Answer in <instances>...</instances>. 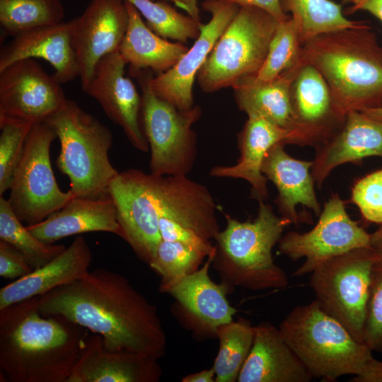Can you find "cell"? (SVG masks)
<instances>
[{
    "label": "cell",
    "instance_id": "1",
    "mask_svg": "<svg viewBox=\"0 0 382 382\" xmlns=\"http://www.w3.org/2000/svg\"><path fill=\"white\" fill-rule=\"evenodd\" d=\"M44 316H59L102 337L105 347L162 358L166 335L156 307L122 274L104 268L38 296Z\"/></svg>",
    "mask_w": 382,
    "mask_h": 382
},
{
    "label": "cell",
    "instance_id": "2",
    "mask_svg": "<svg viewBox=\"0 0 382 382\" xmlns=\"http://www.w3.org/2000/svg\"><path fill=\"white\" fill-rule=\"evenodd\" d=\"M90 332L44 316L38 296L0 309V381L67 382Z\"/></svg>",
    "mask_w": 382,
    "mask_h": 382
},
{
    "label": "cell",
    "instance_id": "3",
    "mask_svg": "<svg viewBox=\"0 0 382 382\" xmlns=\"http://www.w3.org/2000/svg\"><path fill=\"white\" fill-rule=\"evenodd\" d=\"M302 58L319 71L347 112L382 107V47L367 23L306 41Z\"/></svg>",
    "mask_w": 382,
    "mask_h": 382
},
{
    "label": "cell",
    "instance_id": "4",
    "mask_svg": "<svg viewBox=\"0 0 382 382\" xmlns=\"http://www.w3.org/2000/svg\"><path fill=\"white\" fill-rule=\"evenodd\" d=\"M226 226L215 238L212 261L221 281L251 291L282 289L289 285L284 270L272 257L284 228L291 223L259 201L257 216L240 221L226 215Z\"/></svg>",
    "mask_w": 382,
    "mask_h": 382
},
{
    "label": "cell",
    "instance_id": "5",
    "mask_svg": "<svg viewBox=\"0 0 382 382\" xmlns=\"http://www.w3.org/2000/svg\"><path fill=\"white\" fill-rule=\"evenodd\" d=\"M279 329L313 378L335 381L345 375L360 376L374 358L373 352L325 313L316 300L294 307Z\"/></svg>",
    "mask_w": 382,
    "mask_h": 382
},
{
    "label": "cell",
    "instance_id": "6",
    "mask_svg": "<svg viewBox=\"0 0 382 382\" xmlns=\"http://www.w3.org/2000/svg\"><path fill=\"white\" fill-rule=\"evenodd\" d=\"M60 143L56 164L68 176L74 197H100L108 195L111 181L119 172L108 151L112 135L107 126L68 100L46 121Z\"/></svg>",
    "mask_w": 382,
    "mask_h": 382
},
{
    "label": "cell",
    "instance_id": "7",
    "mask_svg": "<svg viewBox=\"0 0 382 382\" xmlns=\"http://www.w3.org/2000/svg\"><path fill=\"white\" fill-rule=\"evenodd\" d=\"M279 21L253 6H241L214 44L197 80L205 93L255 78Z\"/></svg>",
    "mask_w": 382,
    "mask_h": 382
},
{
    "label": "cell",
    "instance_id": "8",
    "mask_svg": "<svg viewBox=\"0 0 382 382\" xmlns=\"http://www.w3.org/2000/svg\"><path fill=\"white\" fill-rule=\"evenodd\" d=\"M379 253L377 245L356 248L322 261L310 273L320 308L364 344L371 269Z\"/></svg>",
    "mask_w": 382,
    "mask_h": 382
},
{
    "label": "cell",
    "instance_id": "9",
    "mask_svg": "<svg viewBox=\"0 0 382 382\" xmlns=\"http://www.w3.org/2000/svg\"><path fill=\"white\" fill-rule=\"evenodd\" d=\"M153 73L144 69L134 76L141 93V122L151 152V173L187 176L197 155L192 126L199 119L202 110L194 105L182 110L157 96L151 86Z\"/></svg>",
    "mask_w": 382,
    "mask_h": 382
},
{
    "label": "cell",
    "instance_id": "10",
    "mask_svg": "<svg viewBox=\"0 0 382 382\" xmlns=\"http://www.w3.org/2000/svg\"><path fill=\"white\" fill-rule=\"evenodd\" d=\"M56 138L47 122L34 124L13 175L8 200L26 226L43 221L74 197L59 187L52 170L50 147Z\"/></svg>",
    "mask_w": 382,
    "mask_h": 382
},
{
    "label": "cell",
    "instance_id": "11",
    "mask_svg": "<svg viewBox=\"0 0 382 382\" xmlns=\"http://www.w3.org/2000/svg\"><path fill=\"white\" fill-rule=\"evenodd\" d=\"M345 202L332 194L324 204L316 225L304 233L290 231L279 241V252L292 261L305 258L294 272L310 274L322 261L359 248L371 246V236L349 216Z\"/></svg>",
    "mask_w": 382,
    "mask_h": 382
},
{
    "label": "cell",
    "instance_id": "12",
    "mask_svg": "<svg viewBox=\"0 0 382 382\" xmlns=\"http://www.w3.org/2000/svg\"><path fill=\"white\" fill-rule=\"evenodd\" d=\"M67 99L62 83L35 59H23L0 71V122H45Z\"/></svg>",
    "mask_w": 382,
    "mask_h": 382
},
{
    "label": "cell",
    "instance_id": "13",
    "mask_svg": "<svg viewBox=\"0 0 382 382\" xmlns=\"http://www.w3.org/2000/svg\"><path fill=\"white\" fill-rule=\"evenodd\" d=\"M108 195L116 208L122 238L149 265L161 241L156 175L137 169L119 173L109 185Z\"/></svg>",
    "mask_w": 382,
    "mask_h": 382
},
{
    "label": "cell",
    "instance_id": "14",
    "mask_svg": "<svg viewBox=\"0 0 382 382\" xmlns=\"http://www.w3.org/2000/svg\"><path fill=\"white\" fill-rule=\"evenodd\" d=\"M290 98L293 126L286 144L316 149L343 126L347 112L319 71L303 59L291 82Z\"/></svg>",
    "mask_w": 382,
    "mask_h": 382
},
{
    "label": "cell",
    "instance_id": "15",
    "mask_svg": "<svg viewBox=\"0 0 382 382\" xmlns=\"http://www.w3.org/2000/svg\"><path fill=\"white\" fill-rule=\"evenodd\" d=\"M71 22L72 42L84 91L100 60L120 49L129 23L125 1L91 0Z\"/></svg>",
    "mask_w": 382,
    "mask_h": 382
},
{
    "label": "cell",
    "instance_id": "16",
    "mask_svg": "<svg viewBox=\"0 0 382 382\" xmlns=\"http://www.w3.org/2000/svg\"><path fill=\"white\" fill-rule=\"evenodd\" d=\"M202 8L212 17L207 23H202L193 45L173 67L151 80V88L157 96L182 110L194 106L192 88L197 73L240 6L204 0Z\"/></svg>",
    "mask_w": 382,
    "mask_h": 382
},
{
    "label": "cell",
    "instance_id": "17",
    "mask_svg": "<svg viewBox=\"0 0 382 382\" xmlns=\"http://www.w3.org/2000/svg\"><path fill=\"white\" fill-rule=\"evenodd\" d=\"M126 62L119 50L103 57L83 91L94 98L104 112L124 131L137 149L147 152L149 146L141 122V95L125 74Z\"/></svg>",
    "mask_w": 382,
    "mask_h": 382
},
{
    "label": "cell",
    "instance_id": "18",
    "mask_svg": "<svg viewBox=\"0 0 382 382\" xmlns=\"http://www.w3.org/2000/svg\"><path fill=\"white\" fill-rule=\"evenodd\" d=\"M216 246V245H215ZM216 250L196 271L171 279H162L159 291L172 296L199 324L216 335V328L233 320L236 309L226 298L233 286L212 281L209 270Z\"/></svg>",
    "mask_w": 382,
    "mask_h": 382
},
{
    "label": "cell",
    "instance_id": "19",
    "mask_svg": "<svg viewBox=\"0 0 382 382\" xmlns=\"http://www.w3.org/2000/svg\"><path fill=\"white\" fill-rule=\"evenodd\" d=\"M315 150L311 175L320 188L340 165L358 163L371 156L382 158V122L359 111L348 112L341 129Z\"/></svg>",
    "mask_w": 382,
    "mask_h": 382
},
{
    "label": "cell",
    "instance_id": "20",
    "mask_svg": "<svg viewBox=\"0 0 382 382\" xmlns=\"http://www.w3.org/2000/svg\"><path fill=\"white\" fill-rule=\"evenodd\" d=\"M71 20L18 35L1 47L0 71L23 59H42L54 69L62 84L79 77L80 69L72 42Z\"/></svg>",
    "mask_w": 382,
    "mask_h": 382
},
{
    "label": "cell",
    "instance_id": "21",
    "mask_svg": "<svg viewBox=\"0 0 382 382\" xmlns=\"http://www.w3.org/2000/svg\"><path fill=\"white\" fill-rule=\"evenodd\" d=\"M162 374L158 359L108 350L92 333L67 382H157Z\"/></svg>",
    "mask_w": 382,
    "mask_h": 382
},
{
    "label": "cell",
    "instance_id": "22",
    "mask_svg": "<svg viewBox=\"0 0 382 382\" xmlns=\"http://www.w3.org/2000/svg\"><path fill=\"white\" fill-rule=\"evenodd\" d=\"M284 145L277 143L268 150L261 170L277 189L275 203L281 216L297 226L303 221L296 209L298 204L311 209L316 216L321 209L311 175L313 161L293 158L285 151Z\"/></svg>",
    "mask_w": 382,
    "mask_h": 382
},
{
    "label": "cell",
    "instance_id": "23",
    "mask_svg": "<svg viewBox=\"0 0 382 382\" xmlns=\"http://www.w3.org/2000/svg\"><path fill=\"white\" fill-rule=\"evenodd\" d=\"M313 377L269 323L254 326V340L238 382H310Z\"/></svg>",
    "mask_w": 382,
    "mask_h": 382
},
{
    "label": "cell",
    "instance_id": "24",
    "mask_svg": "<svg viewBox=\"0 0 382 382\" xmlns=\"http://www.w3.org/2000/svg\"><path fill=\"white\" fill-rule=\"evenodd\" d=\"M28 229L40 241L53 244L64 238L88 232L104 231L122 238L113 200L100 197H74L62 208Z\"/></svg>",
    "mask_w": 382,
    "mask_h": 382
},
{
    "label": "cell",
    "instance_id": "25",
    "mask_svg": "<svg viewBox=\"0 0 382 382\" xmlns=\"http://www.w3.org/2000/svg\"><path fill=\"white\" fill-rule=\"evenodd\" d=\"M92 253L81 236L44 266L16 279L0 289V309L10 305L41 296L52 290L72 282L86 274Z\"/></svg>",
    "mask_w": 382,
    "mask_h": 382
},
{
    "label": "cell",
    "instance_id": "26",
    "mask_svg": "<svg viewBox=\"0 0 382 382\" xmlns=\"http://www.w3.org/2000/svg\"><path fill=\"white\" fill-rule=\"evenodd\" d=\"M291 133L267 120L248 117L239 134L241 156L231 166L213 167L209 175L218 178H241L251 185V195L258 201L268 197L267 178L261 168L268 150L277 143L287 144Z\"/></svg>",
    "mask_w": 382,
    "mask_h": 382
},
{
    "label": "cell",
    "instance_id": "27",
    "mask_svg": "<svg viewBox=\"0 0 382 382\" xmlns=\"http://www.w3.org/2000/svg\"><path fill=\"white\" fill-rule=\"evenodd\" d=\"M129 14L128 27L119 49L134 76L141 70L158 74L173 67L188 50L180 42H171L151 30L137 8L125 1Z\"/></svg>",
    "mask_w": 382,
    "mask_h": 382
},
{
    "label": "cell",
    "instance_id": "28",
    "mask_svg": "<svg viewBox=\"0 0 382 382\" xmlns=\"http://www.w3.org/2000/svg\"><path fill=\"white\" fill-rule=\"evenodd\" d=\"M302 62L303 59L299 64L272 81H260L253 78L233 88L239 109L248 117L264 118L291 133L293 112L290 87Z\"/></svg>",
    "mask_w": 382,
    "mask_h": 382
},
{
    "label": "cell",
    "instance_id": "29",
    "mask_svg": "<svg viewBox=\"0 0 382 382\" xmlns=\"http://www.w3.org/2000/svg\"><path fill=\"white\" fill-rule=\"evenodd\" d=\"M280 4L285 13H291L301 45L321 34L366 24L347 18L341 4L331 0H280Z\"/></svg>",
    "mask_w": 382,
    "mask_h": 382
},
{
    "label": "cell",
    "instance_id": "30",
    "mask_svg": "<svg viewBox=\"0 0 382 382\" xmlns=\"http://www.w3.org/2000/svg\"><path fill=\"white\" fill-rule=\"evenodd\" d=\"M219 347L214 363L216 382L237 381L251 349L254 326L243 318L219 326L216 330Z\"/></svg>",
    "mask_w": 382,
    "mask_h": 382
},
{
    "label": "cell",
    "instance_id": "31",
    "mask_svg": "<svg viewBox=\"0 0 382 382\" xmlns=\"http://www.w3.org/2000/svg\"><path fill=\"white\" fill-rule=\"evenodd\" d=\"M64 15L60 0H0V24L12 37L61 23Z\"/></svg>",
    "mask_w": 382,
    "mask_h": 382
},
{
    "label": "cell",
    "instance_id": "32",
    "mask_svg": "<svg viewBox=\"0 0 382 382\" xmlns=\"http://www.w3.org/2000/svg\"><path fill=\"white\" fill-rule=\"evenodd\" d=\"M0 241L23 253L33 270L44 266L66 248L63 245L47 244L37 238L23 224L4 196H0Z\"/></svg>",
    "mask_w": 382,
    "mask_h": 382
},
{
    "label": "cell",
    "instance_id": "33",
    "mask_svg": "<svg viewBox=\"0 0 382 382\" xmlns=\"http://www.w3.org/2000/svg\"><path fill=\"white\" fill-rule=\"evenodd\" d=\"M125 1L131 3L145 18L148 27L163 38L184 44L196 40L200 33V21L179 13L166 0Z\"/></svg>",
    "mask_w": 382,
    "mask_h": 382
},
{
    "label": "cell",
    "instance_id": "34",
    "mask_svg": "<svg viewBox=\"0 0 382 382\" xmlns=\"http://www.w3.org/2000/svg\"><path fill=\"white\" fill-rule=\"evenodd\" d=\"M302 61V45L296 24L288 18L279 22L270 42L265 62L255 78L270 81Z\"/></svg>",
    "mask_w": 382,
    "mask_h": 382
},
{
    "label": "cell",
    "instance_id": "35",
    "mask_svg": "<svg viewBox=\"0 0 382 382\" xmlns=\"http://www.w3.org/2000/svg\"><path fill=\"white\" fill-rule=\"evenodd\" d=\"M206 257V253L188 245L161 240L149 265L162 279H171L196 271Z\"/></svg>",
    "mask_w": 382,
    "mask_h": 382
},
{
    "label": "cell",
    "instance_id": "36",
    "mask_svg": "<svg viewBox=\"0 0 382 382\" xmlns=\"http://www.w3.org/2000/svg\"><path fill=\"white\" fill-rule=\"evenodd\" d=\"M33 125L19 121L0 122V196L10 189L13 175Z\"/></svg>",
    "mask_w": 382,
    "mask_h": 382
},
{
    "label": "cell",
    "instance_id": "37",
    "mask_svg": "<svg viewBox=\"0 0 382 382\" xmlns=\"http://www.w3.org/2000/svg\"><path fill=\"white\" fill-rule=\"evenodd\" d=\"M371 273L369 295L364 328V344L372 351L382 353V244Z\"/></svg>",
    "mask_w": 382,
    "mask_h": 382
},
{
    "label": "cell",
    "instance_id": "38",
    "mask_svg": "<svg viewBox=\"0 0 382 382\" xmlns=\"http://www.w3.org/2000/svg\"><path fill=\"white\" fill-rule=\"evenodd\" d=\"M350 201L366 221L382 224V168L354 183Z\"/></svg>",
    "mask_w": 382,
    "mask_h": 382
},
{
    "label": "cell",
    "instance_id": "39",
    "mask_svg": "<svg viewBox=\"0 0 382 382\" xmlns=\"http://www.w3.org/2000/svg\"><path fill=\"white\" fill-rule=\"evenodd\" d=\"M161 240L177 241L198 249L209 256L216 249L212 241L200 236L194 230L170 218L158 220Z\"/></svg>",
    "mask_w": 382,
    "mask_h": 382
},
{
    "label": "cell",
    "instance_id": "40",
    "mask_svg": "<svg viewBox=\"0 0 382 382\" xmlns=\"http://www.w3.org/2000/svg\"><path fill=\"white\" fill-rule=\"evenodd\" d=\"M25 256L9 243L0 241V276L18 279L33 271Z\"/></svg>",
    "mask_w": 382,
    "mask_h": 382
},
{
    "label": "cell",
    "instance_id": "41",
    "mask_svg": "<svg viewBox=\"0 0 382 382\" xmlns=\"http://www.w3.org/2000/svg\"><path fill=\"white\" fill-rule=\"evenodd\" d=\"M225 4H235L238 6H253L270 13L278 21L282 22L290 18L283 11L280 0H210Z\"/></svg>",
    "mask_w": 382,
    "mask_h": 382
},
{
    "label": "cell",
    "instance_id": "42",
    "mask_svg": "<svg viewBox=\"0 0 382 382\" xmlns=\"http://www.w3.org/2000/svg\"><path fill=\"white\" fill-rule=\"evenodd\" d=\"M352 6L347 9V13L366 11L382 22V0H348Z\"/></svg>",
    "mask_w": 382,
    "mask_h": 382
},
{
    "label": "cell",
    "instance_id": "43",
    "mask_svg": "<svg viewBox=\"0 0 382 382\" xmlns=\"http://www.w3.org/2000/svg\"><path fill=\"white\" fill-rule=\"evenodd\" d=\"M172 2L178 8L186 12L187 15L190 16L196 21H200L199 8L198 6V0H166Z\"/></svg>",
    "mask_w": 382,
    "mask_h": 382
},
{
    "label": "cell",
    "instance_id": "44",
    "mask_svg": "<svg viewBox=\"0 0 382 382\" xmlns=\"http://www.w3.org/2000/svg\"><path fill=\"white\" fill-rule=\"evenodd\" d=\"M214 367L197 373L190 374L183 378V382H215Z\"/></svg>",
    "mask_w": 382,
    "mask_h": 382
},
{
    "label": "cell",
    "instance_id": "45",
    "mask_svg": "<svg viewBox=\"0 0 382 382\" xmlns=\"http://www.w3.org/2000/svg\"><path fill=\"white\" fill-rule=\"evenodd\" d=\"M361 112L367 117L382 122V107L367 109Z\"/></svg>",
    "mask_w": 382,
    "mask_h": 382
},
{
    "label": "cell",
    "instance_id": "46",
    "mask_svg": "<svg viewBox=\"0 0 382 382\" xmlns=\"http://www.w3.org/2000/svg\"><path fill=\"white\" fill-rule=\"evenodd\" d=\"M371 245L382 244V234L375 235L374 233H371Z\"/></svg>",
    "mask_w": 382,
    "mask_h": 382
},
{
    "label": "cell",
    "instance_id": "47",
    "mask_svg": "<svg viewBox=\"0 0 382 382\" xmlns=\"http://www.w3.org/2000/svg\"><path fill=\"white\" fill-rule=\"evenodd\" d=\"M375 235H380V234H382V226L377 230L374 233H373Z\"/></svg>",
    "mask_w": 382,
    "mask_h": 382
}]
</instances>
